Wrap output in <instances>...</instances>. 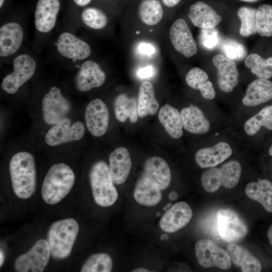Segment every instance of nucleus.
Segmentation results:
<instances>
[{
  "mask_svg": "<svg viewBox=\"0 0 272 272\" xmlns=\"http://www.w3.org/2000/svg\"><path fill=\"white\" fill-rule=\"evenodd\" d=\"M10 174L13 191L22 199H27L34 193L36 173L34 158L27 152H20L11 158Z\"/></svg>",
  "mask_w": 272,
  "mask_h": 272,
  "instance_id": "1",
  "label": "nucleus"
},
{
  "mask_svg": "<svg viewBox=\"0 0 272 272\" xmlns=\"http://www.w3.org/2000/svg\"><path fill=\"white\" fill-rule=\"evenodd\" d=\"M75 181V174L69 165L63 163L53 165L42 183V198L49 205L57 203L70 192Z\"/></svg>",
  "mask_w": 272,
  "mask_h": 272,
  "instance_id": "2",
  "label": "nucleus"
},
{
  "mask_svg": "<svg viewBox=\"0 0 272 272\" xmlns=\"http://www.w3.org/2000/svg\"><path fill=\"white\" fill-rule=\"evenodd\" d=\"M79 230V225L73 218L60 220L51 225L48 231L47 242L53 258L61 259L70 255Z\"/></svg>",
  "mask_w": 272,
  "mask_h": 272,
  "instance_id": "3",
  "label": "nucleus"
},
{
  "mask_svg": "<svg viewBox=\"0 0 272 272\" xmlns=\"http://www.w3.org/2000/svg\"><path fill=\"white\" fill-rule=\"evenodd\" d=\"M89 178L95 202L103 207L113 205L118 195L107 164L102 161L94 163L91 167Z\"/></svg>",
  "mask_w": 272,
  "mask_h": 272,
  "instance_id": "4",
  "label": "nucleus"
},
{
  "mask_svg": "<svg viewBox=\"0 0 272 272\" xmlns=\"http://www.w3.org/2000/svg\"><path fill=\"white\" fill-rule=\"evenodd\" d=\"M241 171V166L236 160L228 161L220 168H208L201 175L202 186L208 192H214L221 186L232 188L238 183Z\"/></svg>",
  "mask_w": 272,
  "mask_h": 272,
  "instance_id": "5",
  "label": "nucleus"
},
{
  "mask_svg": "<svg viewBox=\"0 0 272 272\" xmlns=\"http://www.w3.org/2000/svg\"><path fill=\"white\" fill-rule=\"evenodd\" d=\"M13 71L3 79L1 83L2 89L9 94L16 93L25 83L30 80L35 74L36 62L28 54L17 55L13 62Z\"/></svg>",
  "mask_w": 272,
  "mask_h": 272,
  "instance_id": "6",
  "label": "nucleus"
},
{
  "mask_svg": "<svg viewBox=\"0 0 272 272\" xmlns=\"http://www.w3.org/2000/svg\"><path fill=\"white\" fill-rule=\"evenodd\" d=\"M51 254L47 241L39 239L26 253L20 255L14 263L18 272H41L47 264Z\"/></svg>",
  "mask_w": 272,
  "mask_h": 272,
  "instance_id": "7",
  "label": "nucleus"
},
{
  "mask_svg": "<svg viewBox=\"0 0 272 272\" xmlns=\"http://www.w3.org/2000/svg\"><path fill=\"white\" fill-rule=\"evenodd\" d=\"M195 252L199 264L203 267L228 269L231 266L232 261L228 252L210 240L197 241Z\"/></svg>",
  "mask_w": 272,
  "mask_h": 272,
  "instance_id": "8",
  "label": "nucleus"
},
{
  "mask_svg": "<svg viewBox=\"0 0 272 272\" xmlns=\"http://www.w3.org/2000/svg\"><path fill=\"white\" fill-rule=\"evenodd\" d=\"M169 38L173 49L185 58L194 56L198 51L197 43L186 21L179 18L171 24Z\"/></svg>",
  "mask_w": 272,
  "mask_h": 272,
  "instance_id": "9",
  "label": "nucleus"
},
{
  "mask_svg": "<svg viewBox=\"0 0 272 272\" xmlns=\"http://www.w3.org/2000/svg\"><path fill=\"white\" fill-rule=\"evenodd\" d=\"M71 109L70 102L63 96L58 87H51L43 97L42 116L48 124L54 125L66 118Z\"/></svg>",
  "mask_w": 272,
  "mask_h": 272,
  "instance_id": "10",
  "label": "nucleus"
},
{
  "mask_svg": "<svg viewBox=\"0 0 272 272\" xmlns=\"http://www.w3.org/2000/svg\"><path fill=\"white\" fill-rule=\"evenodd\" d=\"M211 62L216 71L219 89L225 93L233 91L239 84L240 74L237 63L218 51L212 56Z\"/></svg>",
  "mask_w": 272,
  "mask_h": 272,
  "instance_id": "11",
  "label": "nucleus"
},
{
  "mask_svg": "<svg viewBox=\"0 0 272 272\" xmlns=\"http://www.w3.org/2000/svg\"><path fill=\"white\" fill-rule=\"evenodd\" d=\"M217 218L219 234L227 242L239 240L246 235V224L234 211L220 209L217 212Z\"/></svg>",
  "mask_w": 272,
  "mask_h": 272,
  "instance_id": "12",
  "label": "nucleus"
},
{
  "mask_svg": "<svg viewBox=\"0 0 272 272\" xmlns=\"http://www.w3.org/2000/svg\"><path fill=\"white\" fill-rule=\"evenodd\" d=\"M85 131V125L82 122L77 121L72 124L70 119L65 118L47 131L45 141L50 146H56L80 140L83 137Z\"/></svg>",
  "mask_w": 272,
  "mask_h": 272,
  "instance_id": "13",
  "label": "nucleus"
},
{
  "mask_svg": "<svg viewBox=\"0 0 272 272\" xmlns=\"http://www.w3.org/2000/svg\"><path fill=\"white\" fill-rule=\"evenodd\" d=\"M85 121L89 132L95 137H101L106 132L109 120L106 104L100 99H93L87 106Z\"/></svg>",
  "mask_w": 272,
  "mask_h": 272,
  "instance_id": "14",
  "label": "nucleus"
},
{
  "mask_svg": "<svg viewBox=\"0 0 272 272\" xmlns=\"http://www.w3.org/2000/svg\"><path fill=\"white\" fill-rule=\"evenodd\" d=\"M56 47L61 55L73 60L85 59L91 53V48L87 42L69 32L59 35Z\"/></svg>",
  "mask_w": 272,
  "mask_h": 272,
  "instance_id": "15",
  "label": "nucleus"
},
{
  "mask_svg": "<svg viewBox=\"0 0 272 272\" xmlns=\"http://www.w3.org/2000/svg\"><path fill=\"white\" fill-rule=\"evenodd\" d=\"M106 75L96 61L87 60L80 66L76 76V88L81 92H87L101 86L105 82Z\"/></svg>",
  "mask_w": 272,
  "mask_h": 272,
  "instance_id": "16",
  "label": "nucleus"
},
{
  "mask_svg": "<svg viewBox=\"0 0 272 272\" xmlns=\"http://www.w3.org/2000/svg\"><path fill=\"white\" fill-rule=\"evenodd\" d=\"M61 7L60 0H38L34 13V24L36 30L47 33L55 27Z\"/></svg>",
  "mask_w": 272,
  "mask_h": 272,
  "instance_id": "17",
  "label": "nucleus"
},
{
  "mask_svg": "<svg viewBox=\"0 0 272 272\" xmlns=\"http://www.w3.org/2000/svg\"><path fill=\"white\" fill-rule=\"evenodd\" d=\"M192 217V211L184 201L177 202L163 215L159 222L161 229L167 233L175 232L185 227Z\"/></svg>",
  "mask_w": 272,
  "mask_h": 272,
  "instance_id": "18",
  "label": "nucleus"
},
{
  "mask_svg": "<svg viewBox=\"0 0 272 272\" xmlns=\"http://www.w3.org/2000/svg\"><path fill=\"white\" fill-rule=\"evenodd\" d=\"M187 15L191 24L200 29L216 28L223 21L222 16L212 7L202 1L192 4Z\"/></svg>",
  "mask_w": 272,
  "mask_h": 272,
  "instance_id": "19",
  "label": "nucleus"
},
{
  "mask_svg": "<svg viewBox=\"0 0 272 272\" xmlns=\"http://www.w3.org/2000/svg\"><path fill=\"white\" fill-rule=\"evenodd\" d=\"M24 39L22 26L16 22H9L0 27V56L7 57L20 48Z\"/></svg>",
  "mask_w": 272,
  "mask_h": 272,
  "instance_id": "20",
  "label": "nucleus"
},
{
  "mask_svg": "<svg viewBox=\"0 0 272 272\" xmlns=\"http://www.w3.org/2000/svg\"><path fill=\"white\" fill-rule=\"evenodd\" d=\"M232 153V149L228 143L220 142L212 147L198 150L195 154V160L201 168L213 167L229 158Z\"/></svg>",
  "mask_w": 272,
  "mask_h": 272,
  "instance_id": "21",
  "label": "nucleus"
},
{
  "mask_svg": "<svg viewBox=\"0 0 272 272\" xmlns=\"http://www.w3.org/2000/svg\"><path fill=\"white\" fill-rule=\"evenodd\" d=\"M109 170L115 184L123 183L127 179L132 166L128 150L121 147L112 151L109 157Z\"/></svg>",
  "mask_w": 272,
  "mask_h": 272,
  "instance_id": "22",
  "label": "nucleus"
},
{
  "mask_svg": "<svg viewBox=\"0 0 272 272\" xmlns=\"http://www.w3.org/2000/svg\"><path fill=\"white\" fill-rule=\"evenodd\" d=\"M272 99V82L269 79L256 78L247 86L242 99L247 107H254Z\"/></svg>",
  "mask_w": 272,
  "mask_h": 272,
  "instance_id": "23",
  "label": "nucleus"
},
{
  "mask_svg": "<svg viewBox=\"0 0 272 272\" xmlns=\"http://www.w3.org/2000/svg\"><path fill=\"white\" fill-rule=\"evenodd\" d=\"M143 175L154 182L161 190L167 188L171 180L168 164L164 159L158 156L150 157L146 160Z\"/></svg>",
  "mask_w": 272,
  "mask_h": 272,
  "instance_id": "24",
  "label": "nucleus"
},
{
  "mask_svg": "<svg viewBox=\"0 0 272 272\" xmlns=\"http://www.w3.org/2000/svg\"><path fill=\"white\" fill-rule=\"evenodd\" d=\"M183 128L195 134H203L211 128V123L203 112L197 106L190 105L180 112Z\"/></svg>",
  "mask_w": 272,
  "mask_h": 272,
  "instance_id": "25",
  "label": "nucleus"
},
{
  "mask_svg": "<svg viewBox=\"0 0 272 272\" xmlns=\"http://www.w3.org/2000/svg\"><path fill=\"white\" fill-rule=\"evenodd\" d=\"M185 81L190 88L199 91L203 99L211 100L215 98L213 84L207 73L201 68L195 66L190 69L185 75Z\"/></svg>",
  "mask_w": 272,
  "mask_h": 272,
  "instance_id": "26",
  "label": "nucleus"
},
{
  "mask_svg": "<svg viewBox=\"0 0 272 272\" xmlns=\"http://www.w3.org/2000/svg\"><path fill=\"white\" fill-rule=\"evenodd\" d=\"M133 196L139 203L150 207L157 205L162 199L161 189L143 175L136 183Z\"/></svg>",
  "mask_w": 272,
  "mask_h": 272,
  "instance_id": "27",
  "label": "nucleus"
},
{
  "mask_svg": "<svg viewBox=\"0 0 272 272\" xmlns=\"http://www.w3.org/2000/svg\"><path fill=\"white\" fill-rule=\"evenodd\" d=\"M231 261L240 267L243 272H259L262 269L259 260L249 251L234 243L229 244L227 247Z\"/></svg>",
  "mask_w": 272,
  "mask_h": 272,
  "instance_id": "28",
  "label": "nucleus"
},
{
  "mask_svg": "<svg viewBox=\"0 0 272 272\" xmlns=\"http://www.w3.org/2000/svg\"><path fill=\"white\" fill-rule=\"evenodd\" d=\"M159 108V104L155 93L153 84L148 81L140 85L138 96V113L141 118L155 115Z\"/></svg>",
  "mask_w": 272,
  "mask_h": 272,
  "instance_id": "29",
  "label": "nucleus"
},
{
  "mask_svg": "<svg viewBox=\"0 0 272 272\" xmlns=\"http://www.w3.org/2000/svg\"><path fill=\"white\" fill-rule=\"evenodd\" d=\"M158 116L160 122L171 138L178 139L183 135L180 113L176 108L165 104L160 109Z\"/></svg>",
  "mask_w": 272,
  "mask_h": 272,
  "instance_id": "30",
  "label": "nucleus"
},
{
  "mask_svg": "<svg viewBox=\"0 0 272 272\" xmlns=\"http://www.w3.org/2000/svg\"><path fill=\"white\" fill-rule=\"evenodd\" d=\"M246 195L260 203L269 213H272V182L263 179L248 183L245 188Z\"/></svg>",
  "mask_w": 272,
  "mask_h": 272,
  "instance_id": "31",
  "label": "nucleus"
},
{
  "mask_svg": "<svg viewBox=\"0 0 272 272\" xmlns=\"http://www.w3.org/2000/svg\"><path fill=\"white\" fill-rule=\"evenodd\" d=\"M138 15L146 26H154L162 20L164 11L158 0H142L138 8Z\"/></svg>",
  "mask_w": 272,
  "mask_h": 272,
  "instance_id": "32",
  "label": "nucleus"
},
{
  "mask_svg": "<svg viewBox=\"0 0 272 272\" xmlns=\"http://www.w3.org/2000/svg\"><path fill=\"white\" fill-rule=\"evenodd\" d=\"M117 120L124 122L128 118L132 123L138 121V101L134 97H129L121 94L116 97L114 105Z\"/></svg>",
  "mask_w": 272,
  "mask_h": 272,
  "instance_id": "33",
  "label": "nucleus"
},
{
  "mask_svg": "<svg viewBox=\"0 0 272 272\" xmlns=\"http://www.w3.org/2000/svg\"><path fill=\"white\" fill-rule=\"evenodd\" d=\"M244 63L257 78H272V56L263 57L258 53L251 52L244 60Z\"/></svg>",
  "mask_w": 272,
  "mask_h": 272,
  "instance_id": "34",
  "label": "nucleus"
},
{
  "mask_svg": "<svg viewBox=\"0 0 272 272\" xmlns=\"http://www.w3.org/2000/svg\"><path fill=\"white\" fill-rule=\"evenodd\" d=\"M264 127L268 130H272V105H268L257 113L245 121L244 130L249 136L255 135Z\"/></svg>",
  "mask_w": 272,
  "mask_h": 272,
  "instance_id": "35",
  "label": "nucleus"
},
{
  "mask_svg": "<svg viewBox=\"0 0 272 272\" xmlns=\"http://www.w3.org/2000/svg\"><path fill=\"white\" fill-rule=\"evenodd\" d=\"M218 52L236 62L244 61L248 54L247 47L237 39L222 36Z\"/></svg>",
  "mask_w": 272,
  "mask_h": 272,
  "instance_id": "36",
  "label": "nucleus"
},
{
  "mask_svg": "<svg viewBox=\"0 0 272 272\" xmlns=\"http://www.w3.org/2000/svg\"><path fill=\"white\" fill-rule=\"evenodd\" d=\"M256 11V9L247 6L241 7L237 10L239 20L238 33L242 37L247 38L257 34Z\"/></svg>",
  "mask_w": 272,
  "mask_h": 272,
  "instance_id": "37",
  "label": "nucleus"
},
{
  "mask_svg": "<svg viewBox=\"0 0 272 272\" xmlns=\"http://www.w3.org/2000/svg\"><path fill=\"white\" fill-rule=\"evenodd\" d=\"M83 23L90 29L96 30L104 29L108 23V18L102 10L94 7H87L80 15Z\"/></svg>",
  "mask_w": 272,
  "mask_h": 272,
  "instance_id": "38",
  "label": "nucleus"
},
{
  "mask_svg": "<svg viewBox=\"0 0 272 272\" xmlns=\"http://www.w3.org/2000/svg\"><path fill=\"white\" fill-rule=\"evenodd\" d=\"M257 34L262 37H272V6L260 5L256 11Z\"/></svg>",
  "mask_w": 272,
  "mask_h": 272,
  "instance_id": "39",
  "label": "nucleus"
},
{
  "mask_svg": "<svg viewBox=\"0 0 272 272\" xmlns=\"http://www.w3.org/2000/svg\"><path fill=\"white\" fill-rule=\"evenodd\" d=\"M113 262L107 253H99L90 256L83 265L81 272H110Z\"/></svg>",
  "mask_w": 272,
  "mask_h": 272,
  "instance_id": "40",
  "label": "nucleus"
},
{
  "mask_svg": "<svg viewBox=\"0 0 272 272\" xmlns=\"http://www.w3.org/2000/svg\"><path fill=\"white\" fill-rule=\"evenodd\" d=\"M217 27L211 29H200L199 42L201 47L208 51H213L218 49L222 38Z\"/></svg>",
  "mask_w": 272,
  "mask_h": 272,
  "instance_id": "41",
  "label": "nucleus"
},
{
  "mask_svg": "<svg viewBox=\"0 0 272 272\" xmlns=\"http://www.w3.org/2000/svg\"><path fill=\"white\" fill-rule=\"evenodd\" d=\"M139 51L145 55H152L155 52V48L150 43L143 42L139 45Z\"/></svg>",
  "mask_w": 272,
  "mask_h": 272,
  "instance_id": "42",
  "label": "nucleus"
},
{
  "mask_svg": "<svg viewBox=\"0 0 272 272\" xmlns=\"http://www.w3.org/2000/svg\"><path fill=\"white\" fill-rule=\"evenodd\" d=\"M137 74L141 78H150L153 75L154 70L152 66H149L139 70Z\"/></svg>",
  "mask_w": 272,
  "mask_h": 272,
  "instance_id": "43",
  "label": "nucleus"
},
{
  "mask_svg": "<svg viewBox=\"0 0 272 272\" xmlns=\"http://www.w3.org/2000/svg\"><path fill=\"white\" fill-rule=\"evenodd\" d=\"M181 0H161L162 4L166 7L173 8L177 6Z\"/></svg>",
  "mask_w": 272,
  "mask_h": 272,
  "instance_id": "44",
  "label": "nucleus"
},
{
  "mask_svg": "<svg viewBox=\"0 0 272 272\" xmlns=\"http://www.w3.org/2000/svg\"><path fill=\"white\" fill-rule=\"evenodd\" d=\"M73 1L78 7L85 8L90 4L92 0H73Z\"/></svg>",
  "mask_w": 272,
  "mask_h": 272,
  "instance_id": "45",
  "label": "nucleus"
},
{
  "mask_svg": "<svg viewBox=\"0 0 272 272\" xmlns=\"http://www.w3.org/2000/svg\"><path fill=\"white\" fill-rule=\"evenodd\" d=\"M267 237L269 244L272 246V224L269 227L267 231Z\"/></svg>",
  "mask_w": 272,
  "mask_h": 272,
  "instance_id": "46",
  "label": "nucleus"
},
{
  "mask_svg": "<svg viewBox=\"0 0 272 272\" xmlns=\"http://www.w3.org/2000/svg\"><path fill=\"white\" fill-rule=\"evenodd\" d=\"M5 259V255L3 251L1 249L0 251V266H2Z\"/></svg>",
  "mask_w": 272,
  "mask_h": 272,
  "instance_id": "47",
  "label": "nucleus"
},
{
  "mask_svg": "<svg viewBox=\"0 0 272 272\" xmlns=\"http://www.w3.org/2000/svg\"><path fill=\"white\" fill-rule=\"evenodd\" d=\"M132 271V272H149L150 271L148 270V269L140 267V268H137L133 269Z\"/></svg>",
  "mask_w": 272,
  "mask_h": 272,
  "instance_id": "48",
  "label": "nucleus"
},
{
  "mask_svg": "<svg viewBox=\"0 0 272 272\" xmlns=\"http://www.w3.org/2000/svg\"><path fill=\"white\" fill-rule=\"evenodd\" d=\"M177 193L175 192H172L169 195V198L171 200H174L177 198Z\"/></svg>",
  "mask_w": 272,
  "mask_h": 272,
  "instance_id": "49",
  "label": "nucleus"
},
{
  "mask_svg": "<svg viewBox=\"0 0 272 272\" xmlns=\"http://www.w3.org/2000/svg\"><path fill=\"white\" fill-rule=\"evenodd\" d=\"M241 1L246 2V3H253L257 2L259 0H240Z\"/></svg>",
  "mask_w": 272,
  "mask_h": 272,
  "instance_id": "50",
  "label": "nucleus"
},
{
  "mask_svg": "<svg viewBox=\"0 0 272 272\" xmlns=\"http://www.w3.org/2000/svg\"><path fill=\"white\" fill-rule=\"evenodd\" d=\"M5 2V0H0V8L1 9L3 7Z\"/></svg>",
  "mask_w": 272,
  "mask_h": 272,
  "instance_id": "51",
  "label": "nucleus"
},
{
  "mask_svg": "<svg viewBox=\"0 0 272 272\" xmlns=\"http://www.w3.org/2000/svg\"><path fill=\"white\" fill-rule=\"evenodd\" d=\"M268 153L272 156V145L269 147L268 149Z\"/></svg>",
  "mask_w": 272,
  "mask_h": 272,
  "instance_id": "52",
  "label": "nucleus"
}]
</instances>
